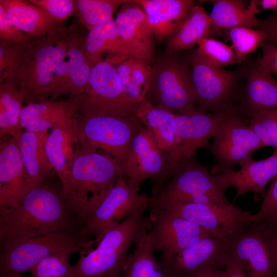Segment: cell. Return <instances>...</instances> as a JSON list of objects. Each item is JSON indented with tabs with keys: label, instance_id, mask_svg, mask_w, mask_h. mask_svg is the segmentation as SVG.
Segmentation results:
<instances>
[{
	"label": "cell",
	"instance_id": "83f0119b",
	"mask_svg": "<svg viewBox=\"0 0 277 277\" xmlns=\"http://www.w3.org/2000/svg\"><path fill=\"white\" fill-rule=\"evenodd\" d=\"M75 117L54 126L45 143L47 157L60 178L63 195L69 188V165L78 142L75 129Z\"/></svg>",
	"mask_w": 277,
	"mask_h": 277
},
{
	"label": "cell",
	"instance_id": "7bdbcfd3",
	"mask_svg": "<svg viewBox=\"0 0 277 277\" xmlns=\"http://www.w3.org/2000/svg\"><path fill=\"white\" fill-rule=\"evenodd\" d=\"M58 23L74 13L75 0H29Z\"/></svg>",
	"mask_w": 277,
	"mask_h": 277
},
{
	"label": "cell",
	"instance_id": "8992f818",
	"mask_svg": "<svg viewBox=\"0 0 277 277\" xmlns=\"http://www.w3.org/2000/svg\"><path fill=\"white\" fill-rule=\"evenodd\" d=\"M225 191L195 154L178 164L172 180L158 195L149 197L147 208L153 211L177 203L228 205Z\"/></svg>",
	"mask_w": 277,
	"mask_h": 277
},
{
	"label": "cell",
	"instance_id": "4316f807",
	"mask_svg": "<svg viewBox=\"0 0 277 277\" xmlns=\"http://www.w3.org/2000/svg\"><path fill=\"white\" fill-rule=\"evenodd\" d=\"M85 50L93 67L103 62L116 65L132 56L122 39L114 19L96 26L88 31Z\"/></svg>",
	"mask_w": 277,
	"mask_h": 277
},
{
	"label": "cell",
	"instance_id": "74e56055",
	"mask_svg": "<svg viewBox=\"0 0 277 277\" xmlns=\"http://www.w3.org/2000/svg\"><path fill=\"white\" fill-rule=\"evenodd\" d=\"M196 50L199 54L208 63L223 68L238 63L236 54L231 46L208 37L197 43Z\"/></svg>",
	"mask_w": 277,
	"mask_h": 277
},
{
	"label": "cell",
	"instance_id": "d4e9b609",
	"mask_svg": "<svg viewBox=\"0 0 277 277\" xmlns=\"http://www.w3.org/2000/svg\"><path fill=\"white\" fill-rule=\"evenodd\" d=\"M79 96H70L66 101H44L27 104L23 108L19 117L20 126L25 131H48L54 126L77 114Z\"/></svg>",
	"mask_w": 277,
	"mask_h": 277
},
{
	"label": "cell",
	"instance_id": "7c38bea8",
	"mask_svg": "<svg viewBox=\"0 0 277 277\" xmlns=\"http://www.w3.org/2000/svg\"><path fill=\"white\" fill-rule=\"evenodd\" d=\"M229 239L232 255L248 277L277 275V232L256 222Z\"/></svg>",
	"mask_w": 277,
	"mask_h": 277
},
{
	"label": "cell",
	"instance_id": "9c48e42d",
	"mask_svg": "<svg viewBox=\"0 0 277 277\" xmlns=\"http://www.w3.org/2000/svg\"><path fill=\"white\" fill-rule=\"evenodd\" d=\"M78 141L112 156L121 165L140 123L135 114L82 115L75 117Z\"/></svg>",
	"mask_w": 277,
	"mask_h": 277
},
{
	"label": "cell",
	"instance_id": "c3c4849f",
	"mask_svg": "<svg viewBox=\"0 0 277 277\" xmlns=\"http://www.w3.org/2000/svg\"><path fill=\"white\" fill-rule=\"evenodd\" d=\"M259 12L265 10L277 12V0H253Z\"/></svg>",
	"mask_w": 277,
	"mask_h": 277
},
{
	"label": "cell",
	"instance_id": "603a6c76",
	"mask_svg": "<svg viewBox=\"0 0 277 277\" xmlns=\"http://www.w3.org/2000/svg\"><path fill=\"white\" fill-rule=\"evenodd\" d=\"M241 167L238 171L232 170L216 177L224 189L235 188L234 200L248 192L253 193L254 201L263 199L266 185L277 177V149L264 160L256 161L251 158Z\"/></svg>",
	"mask_w": 277,
	"mask_h": 277
},
{
	"label": "cell",
	"instance_id": "d6986e66",
	"mask_svg": "<svg viewBox=\"0 0 277 277\" xmlns=\"http://www.w3.org/2000/svg\"><path fill=\"white\" fill-rule=\"evenodd\" d=\"M86 37L78 30L56 69L52 83L39 102L48 98L54 101L66 95L77 96L86 91L93 66L85 53Z\"/></svg>",
	"mask_w": 277,
	"mask_h": 277
},
{
	"label": "cell",
	"instance_id": "681fc988",
	"mask_svg": "<svg viewBox=\"0 0 277 277\" xmlns=\"http://www.w3.org/2000/svg\"><path fill=\"white\" fill-rule=\"evenodd\" d=\"M197 277H226L225 270H215L204 273Z\"/></svg>",
	"mask_w": 277,
	"mask_h": 277
},
{
	"label": "cell",
	"instance_id": "ffe728a7",
	"mask_svg": "<svg viewBox=\"0 0 277 277\" xmlns=\"http://www.w3.org/2000/svg\"><path fill=\"white\" fill-rule=\"evenodd\" d=\"M236 113L230 110L213 113L197 108L188 112L175 114L173 129L179 145L178 164L195 154L200 148L206 149L220 126Z\"/></svg>",
	"mask_w": 277,
	"mask_h": 277
},
{
	"label": "cell",
	"instance_id": "9a60e30c",
	"mask_svg": "<svg viewBox=\"0 0 277 277\" xmlns=\"http://www.w3.org/2000/svg\"><path fill=\"white\" fill-rule=\"evenodd\" d=\"M240 84L233 107L247 123L261 112L277 109V80L262 66L260 57L240 64Z\"/></svg>",
	"mask_w": 277,
	"mask_h": 277
},
{
	"label": "cell",
	"instance_id": "f6af8a7d",
	"mask_svg": "<svg viewBox=\"0 0 277 277\" xmlns=\"http://www.w3.org/2000/svg\"><path fill=\"white\" fill-rule=\"evenodd\" d=\"M261 47L262 54L259 57L261 64L269 73L277 77V45L265 41Z\"/></svg>",
	"mask_w": 277,
	"mask_h": 277
},
{
	"label": "cell",
	"instance_id": "1f68e13d",
	"mask_svg": "<svg viewBox=\"0 0 277 277\" xmlns=\"http://www.w3.org/2000/svg\"><path fill=\"white\" fill-rule=\"evenodd\" d=\"M214 36L209 15L202 7L195 5L177 31L167 39L164 53H179L191 50L201 40Z\"/></svg>",
	"mask_w": 277,
	"mask_h": 277
},
{
	"label": "cell",
	"instance_id": "ee69618b",
	"mask_svg": "<svg viewBox=\"0 0 277 277\" xmlns=\"http://www.w3.org/2000/svg\"><path fill=\"white\" fill-rule=\"evenodd\" d=\"M23 45L0 46V83H10Z\"/></svg>",
	"mask_w": 277,
	"mask_h": 277
},
{
	"label": "cell",
	"instance_id": "ba28073f",
	"mask_svg": "<svg viewBox=\"0 0 277 277\" xmlns=\"http://www.w3.org/2000/svg\"><path fill=\"white\" fill-rule=\"evenodd\" d=\"M185 51L197 109L213 113L233 109L240 88L239 68L228 71L214 66L205 60L196 48Z\"/></svg>",
	"mask_w": 277,
	"mask_h": 277
},
{
	"label": "cell",
	"instance_id": "836d02e7",
	"mask_svg": "<svg viewBox=\"0 0 277 277\" xmlns=\"http://www.w3.org/2000/svg\"><path fill=\"white\" fill-rule=\"evenodd\" d=\"M24 97L14 85L0 83V137L10 135L17 141L23 132L19 117Z\"/></svg>",
	"mask_w": 277,
	"mask_h": 277
},
{
	"label": "cell",
	"instance_id": "2e32d148",
	"mask_svg": "<svg viewBox=\"0 0 277 277\" xmlns=\"http://www.w3.org/2000/svg\"><path fill=\"white\" fill-rule=\"evenodd\" d=\"M231 254L228 238H204L159 262L167 277H197L225 267Z\"/></svg>",
	"mask_w": 277,
	"mask_h": 277
},
{
	"label": "cell",
	"instance_id": "b9f144b4",
	"mask_svg": "<svg viewBox=\"0 0 277 277\" xmlns=\"http://www.w3.org/2000/svg\"><path fill=\"white\" fill-rule=\"evenodd\" d=\"M38 38L31 37L16 28L0 6V46L12 47L27 44Z\"/></svg>",
	"mask_w": 277,
	"mask_h": 277
},
{
	"label": "cell",
	"instance_id": "52a82bcc",
	"mask_svg": "<svg viewBox=\"0 0 277 277\" xmlns=\"http://www.w3.org/2000/svg\"><path fill=\"white\" fill-rule=\"evenodd\" d=\"M146 100L175 114L197 109L191 73L185 54L154 57Z\"/></svg>",
	"mask_w": 277,
	"mask_h": 277
},
{
	"label": "cell",
	"instance_id": "e0dca14e",
	"mask_svg": "<svg viewBox=\"0 0 277 277\" xmlns=\"http://www.w3.org/2000/svg\"><path fill=\"white\" fill-rule=\"evenodd\" d=\"M163 209L199 225L212 236L218 238L229 239L257 222L254 214L231 203L228 205L177 203Z\"/></svg>",
	"mask_w": 277,
	"mask_h": 277
},
{
	"label": "cell",
	"instance_id": "f907efd6",
	"mask_svg": "<svg viewBox=\"0 0 277 277\" xmlns=\"http://www.w3.org/2000/svg\"><path fill=\"white\" fill-rule=\"evenodd\" d=\"M8 277H23V276L20 275L19 274H11L8 276Z\"/></svg>",
	"mask_w": 277,
	"mask_h": 277
},
{
	"label": "cell",
	"instance_id": "ab89813d",
	"mask_svg": "<svg viewBox=\"0 0 277 277\" xmlns=\"http://www.w3.org/2000/svg\"><path fill=\"white\" fill-rule=\"evenodd\" d=\"M68 255H55L42 260L30 269L32 277H74Z\"/></svg>",
	"mask_w": 277,
	"mask_h": 277
},
{
	"label": "cell",
	"instance_id": "f35d334b",
	"mask_svg": "<svg viewBox=\"0 0 277 277\" xmlns=\"http://www.w3.org/2000/svg\"><path fill=\"white\" fill-rule=\"evenodd\" d=\"M249 126L265 146L277 149V109L260 113L249 121Z\"/></svg>",
	"mask_w": 277,
	"mask_h": 277
},
{
	"label": "cell",
	"instance_id": "bcb514c9",
	"mask_svg": "<svg viewBox=\"0 0 277 277\" xmlns=\"http://www.w3.org/2000/svg\"><path fill=\"white\" fill-rule=\"evenodd\" d=\"M256 29L263 31L266 35V42L277 45V12L267 18L259 20Z\"/></svg>",
	"mask_w": 277,
	"mask_h": 277
},
{
	"label": "cell",
	"instance_id": "60d3db41",
	"mask_svg": "<svg viewBox=\"0 0 277 277\" xmlns=\"http://www.w3.org/2000/svg\"><path fill=\"white\" fill-rule=\"evenodd\" d=\"M254 214L257 222L277 232V177L266 191L259 210Z\"/></svg>",
	"mask_w": 277,
	"mask_h": 277
},
{
	"label": "cell",
	"instance_id": "4dcf8cb0",
	"mask_svg": "<svg viewBox=\"0 0 277 277\" xmlns=\"http://www.w3.org/2000/svg\"><path fill=\"white\" fill-rule=\"evenodd\" d=\"M213 7L209 16L215 36L225 29L238 27L256 29L259 19L255 15L259 13L253 0L249 5L241 0L208 1Z\"/></svg>",
	"mask_w": 277,
	"mask_h": 277
},
{
	"label": "cell",
	"instance_id": "30bf717a",
	"mask_svg": "<svg viewBox=\"0 0 277 277\" xmlns=\"http://www.w3.org/2000/svg\"><path fill=\"white\" fill-rule=\"evenodd\" d=\"M79 100L77 114L82 115L130 116L142 103L123 91L115 65L106 62L92 67L87 90Z\"/></svg>",
	"mask_w": 277,
	"mask_h": 277
},
{
	"label": "cell",
	"instance_id": "816d5d0a",
	"mask_svg": "<svg viewBox=\"0 0 277 277\" xmlns=\"http://www.w3.org/2000/svg\"><path fill=\"white\" fill-rule=\"evenodd\" d=\"M276 248H277V245H276Z\"/></svg>",
	"mask_w": 277,
	"mask_h": 277
},
{
	"label": "cell",
	"instance_id": "e575fe53",
	"mask_svg": "<svg viewBox=\"0 0 277 277\" xmlns=\"http://www.w3.org/2000/svg\"><path fill=\"white\" fill-rule=\"evenodd\" d=\"M135 245L121 277H167L154 255L148 232Z\"/></svg>",
	"mask_w": 277,
	"mask_h": 277
},
{
	"label": "cell",
	"instance_id": "484cf974",
	"mask_svg": "<svg viewBox=\"0 0 277 277\" xmlns=\"http://www.w3.org/2000/svg\"><path fill=\"white\" fill-rule=\"evenodd\" d=\"M147 15L153 28L155 40L167 41L181 27L191 9L192 0H133Z\"/></svg>",
	"mask_w": 277,
	"mask_h": 277
},
{
	"label": "cell",
	"instance_id": "8d00e7d4",
	"mask_svg": "<svg viewBox=\"0 0 277 277\" xmlns=\"http://www.w3.org/2000/svg\"><path fill=\"white\" fill-rule=\"evenodd\" d=\"M225 36L232 43L238 60L241 64L249 54L254 53L266 41L265 33L259 29L238 27L223 31Z\"/></svg>",
	"mask_w": 277,
	"mask_h": 277
},
{
	"label": "cell",
	"instance_id": "4fadbf2b",
	"mask_svg": "<svg viewBox=\"0 0 277 277\" xmlns=\"http://www.w3.org/2000/svg\"><path fill=\"white\" fill-rule=\"evenodd\" d=\"M213 142L206 149L213 155L216 164L211 173L216 176L241 166L252 154L265 147L247 123L236 113L225 121L213 136Z\"/></svg>",
	"mask_w": 277,
	"mask_h": 277
},
{
	"label": "cell",
	"instance_id": "d6a6232c",
	"mask_svg": "<svg viewBox=\"0 0 277 277\" xmlns=\"http://www.w3.org/2000/svg\"><path fill=\"white\" fill-rule=\"evenodd\" d=\"M115 67L123 91L137 102L145 101L152 76V63L130 56Z\"/></svg>",
	"mask_w": 277,
	"mask_h": 277
},
{
	"label": "cell",
	"instance_id": "f546056e",
	"mask_svg": "<svg viewBox=\"0 0 277 277\" xmlns=\"http://www.w3.org/2000/svg\"><path fill=\"white\" fill-rule=\"evenodd\" d=\"M48 131L32 132L24 131L17 140L22 161L32 189L45 182L52 166L45 151Z\"/></svg>",
	"mask_w": 277,
	"mask_h": 277
},
{
	"label": "cell",
	"instance_id": "f1b7e54d",
	"mask_svg": "<svg viewBox=\"0 0 277 277\" xmlns=\"http://www.w3.org/2000/svg\"><path fill=\"white\" fill-rule=\"evenodd\" d=\"M0 6L16 28L34 38L43 37L61 25L28 1L0 0Z\"/></svg>",
	"mask_w": 277,
	"mask_h": 277
},
{
	"label": "cell",
	"instance_id": "6da1fadb",
	"mask_svg": "<svg viewBox=\"0 0 277 277\" xmlns=\"http://www.w3.org/2000/svg\"><path fill=\"white\" fill-rule=\"evenodd\" d=\"M82 227L67 205L62 188L45 183L29 191L16 207L0 208V242L80 232Z\"/></svg>",
	"mask_w": 277,
	"mask_h": 277
},
{
	"label": "cell",
	"instance_id": "8fae6325",
	"mask_svg": "<svg viewBox=\"0 0 277 277\" xmlns=\"http://www.w3.org/2000/svg\"><path fill=\"white\" fill-rule=\"evenodd\" d=\"M168 165V154L159 147L140 122L127 154L120 165L127 184L138 192L142 183L151 179L153 182L152 196H155L169 182Z\"/></svg>",
	"mask_w": 277,
	"mask_h": 277
},
{
	"label": "cell",
	"instance_id": "7dc6e473",
	"mask_svg": "<svg viewBox=\"0 0 277 277\" xmlns=\"http://www.w3.org/2000/svg\"><path fill=\"white\" fill-rule=\"evenodd\" d=\"M226 277H248L244 270L231 254L225 265Z\"/></svg>",
	"mask_w": 277,
	"mask_h": 277
},
{
	"label": "cell",
	"instance_id": "cb8c5ba5",
	"mask_svg": "<svg viewBox=\"0 0 277 277\" xmlns=\"http://www.w3.org/2000/svg\"><path fill=\"white\" fill-rule=\"evenodd\" d=\"M135 115L159 147L168 154V176L170 179L178 165L179 145L173 129L175 113L146 100L141 104Z\"/></svg>",
	"mask_w": 277,
	"mask_h": 277
},
{
	"label": "cell",
	"instance_id": "277c9868",
	"mask_svg": "<svg viewBox=\"0 0 277 277\" xmlns=\"http://www.w3.org/2000/svg\"><path fill=\"white\" fill-rule=\"evenodd\" d=\"M142 208L107 231L95 248L80 252L74 277H121L128 251L150 230L151 221Z\"/></svg>",
	"mask_w": 277,
	"mask_h": 277
},
{
	"label": "cell",
	"instance_id": "d590c367",
	"mask_svg": "<svg viewBox=\"0 0 277 277\" xmlns=\"http://www.w3.org/2000/svg\"><path fill=\"white\" fill-rule=\"evenodd\" d=\"M127 0H75V13L88 31L113 19L116 9Z\"/></svg>",
	"mask_w": 277,
	"mask_h": 277
},
{
	"label": "cell",
	"instance_id": "5bb4252c",
	"mask_svg": "<svg viewBox=\"0 0 277 277\" xmlns=\"http://www.w3.org/2000/svg\"><path fill=\"white\" fill-rule=\"evenodd\" d=\"M149 199L147 194H139L131 188L124 177H121L85 223L80 233L94 240L96 245L109 229L139 209L147 208Z\"/></svg>",
	"mask_w": 277,
	"mask_h": 277
},
{
	"label": "cell",
	"instance_id": "7402d4cb",
	"mask_svg": "<svg viewBox=\"0 0 277 277\" xmlns=\"http://www.w3.org/2000/svg\"><path fill=\"white\" fill-rule=\"evenodd\" d=\"M31 189L18 142L6 135L0 141V208L16 207Z\"/></svg>",
	"mask_w": 277,
	"mask_h": 277
},
{
	"label": "cell",
	"instance_id": "7a4b0ae2",
	"mask_svg": "<svg viewBox=\"0 0 277 277\" xmlns=\"http://www.w3.org/2000/svg\"><path fill=\"white\" fill-rule=\"evenodd\" d=\"M78 142L69 163L70 183L64 199L84 225L111 188L124 176L119 163L103 151Z\"/></svg>",
	"mask_w": 277,
	"mask_h": 277
},
{
	"label": "cell",
	"instance_id": "3957f363",
	"mask_svg": "<svg viewBox=\"0 0 277 277\" xmlns=\"http://www.w3.org/2000/svg\"><path fill=\"white\" fill-rule=\"evenodd\" d=\"M78 29L60 26L47 35L24 44L10 83L22 93L27 105L39 100Z\"/></svg>",
	"mask_w": 277,
	"mask_h": 277
},
{
	"label": "cell",
	"instance_id": "44dd1931",
	"mask_svg": "<svg viewBox=\"0 0 277 277\" xmlns=\"http://www.w3.org/2000/svg\"><path fill=\"white\" fill-rule=\"evenodd\" d=\"M122 39L132 56L152 63L154 58L153 28L142 7L126 1L114 19Z\"/></svg>",
	"mask_w": 277,
	"mask_h": 277
},
{
	"label": "cell",
	"instance_id": "5b68a950",
	"mask_svg": "<svg viewBox=\"0 0 277 277\" xmlns=\"http://www.w3.org/2000/svg\"><path fill=\"white\" fill-rule=\"evenodd\" d=\"M0 277L29 271L46 258L68 255L92 248L94 240L80 232L60 231L29 238H10L0 242Z\"/></svg>",
	"mask_w": 277,
	"mask_h": 277
},
{
	"label": "cell",
	"instance_id": "ac0fdd59",
	"mask_svg": "<svg viewBox=\"0 0 277 277\" xmlns=\"http://www.w3.org/2000/svg\"><path fill=\"white\" fill-rule=\"evenodd\" d=\"M148 232L153 248L162 253L161 259H168L210 233L199 225L167 210L150 212Z\"/></svg>",
	"mask_w": 277,
	"mask_h": 277
}]
</instances>
